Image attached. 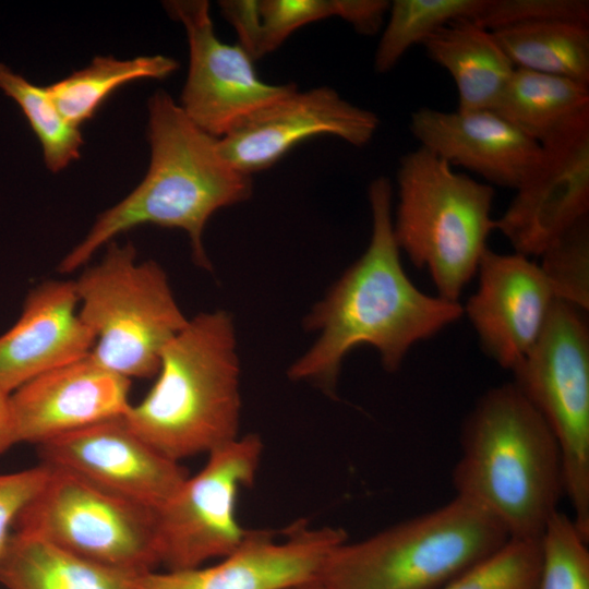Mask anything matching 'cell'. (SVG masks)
Returning <instances> with one entry per match:
<instances>
[{
	"label": "cell",
	"mask_w": 589,
	"mask_h": 589,
	"mask_svg": "<svg viewBox=\"0 0 589 589\" xmlns=\"http://www.w3.org/2000/svg\"><path fill=\"white\" fill-rule=\"evenodd\" d=\"M371 239L303 318L317 338L288 369L296 382L335 394L347 354L361 345L375 348L387 372H396L410 348L429 339L464 314L459 301L429 296L407 276L393 228V187L375 178L368 190Z\"/></svg>",
	"instance_id": "6da1fadb"
},
{
	"label": "cell",
	"mask_w": 589,
	"mask_h": 589,
	"mask_svg": "<svg viewBox=\"0 0 589 589\" xmlns=\"http://www.w3.org/2000/svg\"><path fill=\"white\" fill-rule=\"evenodd\" d=\"M148 170L140 184L101 213L60 262L61 273L85 265L98 249L132 228L155 225L183 230L199 267L212 264L203 244L208 219L252 195V177L221 154L218 139L197 128L164 89L148 99Z\"/></svg>",
	"instance_id": "7a4b0ae2"
},
{
	"label": "cell",
	"mask_w": 589,
	"mask_h": 589,
	"mask_svg": "<svg viewBox=\"0 0 589 589\" xmlns=\"http://www.w3.org/2000/svg\"><path fill=\"white\" fill-rule=\"evenodd\" d=\"M455 496L493 516L509 538L541 539L564 493L557 442L513 383L486 390L465 418Z\"/></svg>",
	"instance_id": "3957f363"
},
{
	"label": "cell",
	"mask_w": 589,
	"mask_h": 589,
	"mask_svg": "<svg viewBox=\"0 0 589 589\" xmlns=\"http://www.w3.org/2000/svg\"><path fill=\"white\" fill-rule=\"evenodd\" d=\"M231 315L201 312L166 346L147 395L123 417L167 458L180 462L237 438L240 360Z\"/></svg>",
	"instance_id": "277c9868"
},
{
	"label": "cell",
	"mask_w": 589,
	"mask_h": 589,
	"mask_svg": "<svg viewBox=\"0 0 589 589\" xmlns=\"http://www.w3.org/2000/svg\"><path fill=\"white\" fill-rule=\"evenodd\" d=\"M508 539L493 516L455 496L363 540H346L320 581L327 589H441Z\"/></svg>",
	"instance_id": "5b68a950"
},
{
	"label": "cell",
	"mask_w": 589,
	"mask_h": 589,
	"mask_svg": "<svg viewBox=\"0 0 589 589\" xmlns=\"http://www.w3.org/2000/svg\"><path fill=\"white\" fill-rule=\"evenodd\" d=\"M396 181L393 228L399 250L429 271L438 297L458 301L494 230V189L421 146L401 156Z\"/></svg>",
	"instance_id": "8992f818"
},
{
	"label": "cell",
	"mask_w": 589,
	"mask_h": 589,
	"mask_svg": "<svg viewBox=\"0 0 589 589\" xmlns=\"http://www.w3.org/2000/svg\"><path fill=\"white\" fill-rule=\"evenodd\" d=\"M107 245L100 262L74 280L79 314L95 336L89 354L129 380L148 378L189 318L157 262H139L131 242Z\"/></svg>",
	"instance_id": "52a82bcc"
},
{
	"label": "cell",
	"mask_w": 589,
	"mask_h": 589,
	"mask_svg": "<svg viewBox=\"0 0 589 589\" xmlns=\"http://www.w3.org/2000/svg\"><path fill=\"white\" fill-rule=\"evenodd\" d=\"M582 312L555 299L537 341L510 372L557 442L572 519L589 540V329Z\"/></svg>",
	"instance_id": "ba28073f"
},
{
	"label": "cell",
	"mask_w": 589,
	"mask_h": 589,
	"mask_svg": "<svg viewBox=\"0 0 589 589\" xmlns=\"http://www.w3.org/2000/svg\"><path fill=\"white\" fill-rule=\"evenodd\" d=\"M49 466V465H48ZM50 467L14 530L31 532L97 564L140 574L159 565L155 510Z\"/></svg>",
	"instance_id": "9c48e42d"
},
{
	"label": "cell",
	"mask_w": 589,
	"mask_h": 589,
	"mask_svg": "<svg viewBox=\"0 0 589 589\" xmlns=\"http://www.w3.org/2000/svg\"><path fill=\"white\" fill-rule=\"evenodd\" d=\"M262 455V440L251 433L207 454L203 468L155 513L159 565L196 567L241 545L249 530L237 518V498L255 480Z\"/></svg>",
	"instance_id": "30bf717a"
},
{
	"label": "cell",
	"mask_w": 589,
	"mask_h": 589,
	"mask_svg": "<svg viewBox=\"0 0 589 589\" xmlns=\"http://www.w3.org/2000/svg\"><path fill=\"white\" fill-rule=\"evenodd\" d=\"M163 4L183 25L189 44V70L179 106L205 133L221 139L247 116L297 89L292 83L262 81L254 61L238 44L223 43L215 33L208 1Z\"/></svg>",
	"instance_id": "8fae6325"
},
{
	"label": "cell",
	"mask_w": 589,
	"mask_h": 589,
	"mask_svg": "<svg viewBox=\"0 0 589 589\" xmlns=\"http://www.w3.org/2000/svg\"><path fill=\"white\" fill-rule=\"evenodd\" d=\"M541 145L540 155L506 211L494 219L524 256H540L561 235L589 216V112Z\"/></svg>",
	"instance_id": "7c38bea8"
},
{
	"label": "cell",
	"mask_w": 589,
	"mask_h": 589,
	"mask_svg": "<svg viewBox=\"0 0 589 589\" xmlns=\"http://www.w3.org/2000/svg\"><path fill=\"white\" fill-rule=\"evenodd\" d=\"M347 540L333 527H289L281 538L249 530L241 545L211 566L133 574L127 589H287L316 581L333 551Z\"/></svg>",
	"instance_id": "4fadbf2b"
},
{
	"label": "cell",
	"mask_w": 589,
	"mask_h": 589,
	"mask_svg": "<svg viewBox=\"0 0 589 589\" xmlns=\"http://www.w3.org/2000/svg\"><path fill=\"white\" fill-rule=\"evenodd\" d=\"M380 124L378 117L322 86L288 95L257 109L221 139L223 156L239 171L251 176L275 165L297 144L332 135L365 146Z\"/></svg>",
	"instance_id": "5bb4252c"
},
{
	"label": "cell",
	"mask_w": 589,
	"mask_h": 589,
	"mask_svg": "<svg viewBox=\"0 0 589 589\" xmlns=\"http://www.w3.org/2000/svg\"><path fill=\"white\" fill-rule=\"evenodd\" d=\"M43 462L152 510L160 508L189 476L117 418L38 446Z\"/></svg>",
	"instance_id": "9a60e30c"
},
{
	"label": "cell",
	"mask_w": 589,
	"mask_h": 589,
	"mask_svg": "<svg viewBox=\"0 0 589 589\" xmlns=\"http://www.w3.org/2000/svg\"><path fill=\"white\" fill-rule=\"evenodd\" d=\"M131 380L91 354L48 371L10 394L15 443L41 445L53 438L124 417Z\"/></svg>",
	"instance_id": "2e32d148"
},
{
	"label": "cell",
	"mask_w": 589,
	"mask_h": 589,
	"mask_svg": "<svg viewBox=\"0 0 589 589\" xmlns=\"http://www.w3.org/2000/svg\"><path fill=\"white\" fill-rule=\"evenodd\" d=\"M466 312L482 350L512 371L541 334L555 301L540 265L518 253L484 251Z\"/></svg>",
	"instance_id": "e0dca14e"
},
{
	"label": "cell",
	"mask_w": 589,
	"mask_h": 589,
	"mask_svg": "<svg viewBox=\"0 0 589 589\" xmlns=\"http://www.w3.org/2000/svg\"><path fill=\"white\" fill-rule=\"evenodd\" d=\"M95 336L79 314L74 280L34 287L15 324L0 336V388H16L53 369L88 356Z\"/></svg>",
	"instance_id": "ac0fdd59"
},
{
	"label": "cell",
	"mask_w": 589,
	"mask_h": 589,
	"mask_svg": "<svg viewBox=\"0 0 589 589\" xmlns=\"http://www.w3.org/2000/svg\"><path fill=\"white\" fill-rule=\"evenodd\" d=\"M410 132L452 167H462L486 182L516 190L537 161L541 145L492 109L443 111L418 108Z\"/></svg>",
	"instance_id": "d6986e66"
},
{
	"label": "cell",
	"mask_w": 589,
	"mask_h": 589,
	"mask_svg": "<svg viewBox=\"0 0 589 589\" xmlns=\"http://www.w3.org/2000/svg\"><path fill=\"white\" fill-rule=\"evenodd\" d=\"M422 46L454 80L459 111L493 109L515 70L493 32L471 19L448 23Z\"/></svg>",
	"instance_id": "ffe728a7"
},
{
	"label": "cell",
	"mask_w": 589,
	"mask_h": 589,
	"mask_svg": "<svg viewBox=\"0 0 589 589\" xmlns=\"http://www.w3.org/2000/svg\"><path fill=\"white\" fill-rule=\"evenodd\" d=\"M132 575L21 530L11 533L0 557V582L8 589H127Z\"/></svg>",
	"instance_id": "44dd1931"
},
{
	"label": "cell",
	"mask_w": 589,
	"mask_h": 589,
	"mask_svg": "<svg viewBox=\"0 0 589 589\" xmlns=\"http://www.w3.org/2000/svg\"><path fill=\"white\" fill-rule=\"evenodd\" d=\"M492 110L541 144L589 112V84L515 68Z\"/></svg>",
	"instance_id": "7402d4cb"
},
{
	"label": "cell",
	"mask_w": 589,
	"mask_h": 589,
	"mask_svg": "<svg viewBox=\"0 0 589 589\" xmlns=\"http://www.w3.org/2000/svg\"><path fill=\"white\" fill-rule=\"evenodd\" d=\"M493 34L515 68L589 84V24L549 21Z\"/></svg>",
	"instance_id": "603a6c76"
},
{
	"label": "cell",
	"mask_w": 589,
	"mask_h": 589,
	"mask_svg": "<svg viewBox=\"0 0 589 589\" xmlns=\"http://www.w3.org/2000/svg\"><path fill=\"white\" fill-rule=\"evenodd\" d=\"M178 67L173 58L163 55L132 59L97 56L85 68L46 88L67 121L81 128L117 88L136 80L165 79Z\"/></svg>",
	"instance_id": "cb8c5ba5"
},
{
	"label": "cell",
	"mask_w": 589,
	"mask_h": 589,
	"mask_svg": "<svg viewBox=\"0 0 589 589\" xmlns=\"http://www.w3.org/2000/svg\"><path fill=\"white\" fill-rule=\"evenodd\" d=\"M484 0H394L374 55V70L389 72L414 45L450 22L473 19Z\"/></svg>",
	"instance_id": "d4e9b609"
},
{
	"label": "cell",
	"mask_w": 589,
	"mask_h": 589,
	"mask_svg": "<svg viewBox=\"0 0 589 589\" xmlns=\"http://www.w3.org/2000/svg\"><path fill=\"white\" fill-rule=\"evenodd\" d=\"M0 91L23 111L41 145L49 171L60 172L80 157L84 143L81 128L67 121L46 86L35 85L0 62Z\"/></svg>",
	"instance_id": "484cf974"
},
{
	"label": "cell",
	"mask_w": 589,
	"mask_h": 589,
	"mask_svg": "<svg viewBox=\"0 0 589 589\" xmlns=\"http://www.w3.org/2000/svg\"><path fill=\"white\" fill-rule=\"evenodd\" d=\"M541 539L509 538L441 589H537Z\"/></svg>",
	"instance_id": "4316f807"
},
{
	"label": "cell",
	"mask_w": 589,
	"mask_h": 589,
	"mask_svg": "<svg viewBox=\"0 0 589 589\" xmlns=\"http://www.w3.org/2000/svg\"><path fill=\"white\" fill-rule=\"evenodd\" d=\"M572 517L557 510L541 536L537 589H589V551Z\"/></svg>",
	"instance_id": "83f0119b"
},
{
	"label": "cell",
	"mask_w": 589,
	"mask_h": 589,
	"mask_svg": "<svg viewBox=\"0 0 589 589\" xmlns=\"http://www.w3.org/2000/svg\"><path fill=\"white\" fill-rule=\"evenodd\" d=\"M555 299L589 310V216L555 239L540 255Z\"/></svg>",
	"instance_id": "f1b7e54d"
},
{
	"label": "cell",
	"mask_w": 589,
	"mask_h": 589,
	"mask_svg": "<svg viewBox=\"0 0 589 589\" xmlns=\"http://www.w3.org/2000/svg\"><path fill=\"white\" fill-rule=\"evenodd\" d=\"M257 24L248 55L255 61L276 50L294 31L338 16V0H256Z\"/></svg>",
	"instance_id": "f546056e"
},
{
	"label": "cell",
	"mask_w": 589,
	"mask_h": 589,
	"mask_svg": "<svg viewBox=\"0 0 589 589\" xmlns=\"http://www.w3.org/2000/svg\"><path fill=\"white\" fill-rule=\"evenodd\" d=\"M489 31L549 21L589 24L588 0H484L472 19Z\"/></svg>",
	"instance_id": "4dcf8cb0"
},
{
	"label": "cell",
	"mask_w": 589,
	"mask_h": 589,
	"mask_svg": "<svg viewBox=\"0 0 589 589\" xmlns=\"http://www.w3.org/2000/svg\"><path fill=\"white\" fill-rule=\"evenodd\" d=\"M50 473L44 462L25 470L0 474V557L17 516L38 494Z\"/></svg>",
	"instance_id": "1f68e13d"
},
{
	"label": "cell",
	"mask_w": 589,
	"mask_h": 589,
	"mask_svg": "<svg viewBox=\"0 0 589 589\" xmlns=\"http://www.w3.org/2000/svg\"><path fill=\"white\" fill-rule=\"evenodd\" d=\"M386 0H338V17L349 23L362 35L376 34L389 11Z\"/></svg>",
	"instance_id": "d6a6232c"
},
{
	"label": "cell",
	"mask_w": 589,
	"mask_h": 589,
	"mask_svg": "<svg viewBox=\"0 0 589 589\" xmlns=\"http://www.w3.org/2000/svg\"><path fill=\"white\" fill-rule=\"evenodd\" d=\"M16 444L10 410V394L0 388V454Z\"/></svg>",
	"instance_id": "836d02e7"
},
{
	"label": "cell",
	"mask_w": 589,
	"mask_h": 589,
	"mask_svg": "<svg viewBox=\"0 0 589 589\" xmlns=\"http://www.w3.org/2000/svg\"><path fill=\"white\" fill-rule=\"evenodd\" d=\"M287 589H327L320 580L304 582L298 586H293Z\"/></svg>",
	"instance_id": "e575fe53"
}]
</instances>
